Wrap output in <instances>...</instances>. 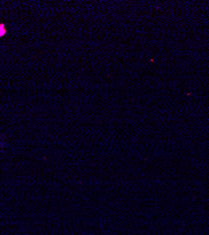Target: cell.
<instances>
[{"mask_svg": "<svg viewBox=\"0 0 209 235\" xmlns=\"http://www.w3.org/2000/svg\"><path fill=\"white\" fill-rule=\"evenodd\" d=\"M5 32H6V30H5V28H4L3 24H0V36L4 35V34H5Z\"/></svg>", "mask_w": 209, "mask_h": 235, "instance_id": "obj_1", "label": "cell"}]
</instances>
